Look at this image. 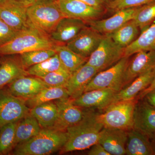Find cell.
<instances>
[{
	"mask_svg": "<svg viewBox=\"0 0 155 155\" xmlns=\"http://www.w3.org/2000/svg\"><path fill=\"white\" fill-rule=\"evenodd\" d=\"M97 114L86 111L81 121L67 128L68 139L61 149V153L87 149L98 142L104 126L98 120Z\"/></svg>",
	"mask_w": 155,
	"mask_h": 155,
	"instance_id": "1",
	"label": "cell"
},
{
	"mask_svg": "<svg viewBox=\"0 0 155 155\" xmlns=\"http://www.w3.org/2000/svg\"><path fill=\"white\" fill-rule=\"evenodd\" d=\"M68 139L66 130L41 128L36 135L17 144L12 152L14 155H48L61 149Z\"/></svg>",
	"mask_w": 155,
	"mask_h": 155,
	"instance_id": "2",
	"label": "cell"
},
{
	"mask_svg": "<svg viewBox=\"0 0 155 155\" xmlns=\"http://www.w3.org/2000/svg\"><path fill=\"white\" fill-rule=\"evenodd\" d=\"M57 44L49 35L30 26L0 47V55L20 54L34 50L54 48Z\"/></svg>",
	"mask_w": 155,
	"mask_h": 155,
	"instance_id": "3",
	"label": "cell"
},
{
	"mask_svg": "<svg viewBox=\"0 0 155 155\" xmlns=\"http://www.w3.org/2000/svg\"><path fill=\"white\" fill-rule=\"evenodd\" d=\"M29 25L49 35L64 16L57 0L35 2L27 8Z\"/></svg>",
	"mask_w": 155,
	"mask_h": 155,
	"instance_id": "4",
	"label": "cell"
},
{
	"mask_svg": "<svg viewBox=\"0 0 155 155\" xmlns=\"http://www.w3.org/2000/svg\"><path fill=\"white\" fill-rule=\"evenodd\" d=\"M135 99L119 101L110 105L103 114H98V120L104 127L126 130L133 128V114Z\"/></svg>",
	"mask_w": 155,
	"mask_h": 155,
	"instance_id": "5",
	"label": "cell"
},
{
	"mask_svg": "<svg viewBox=\"0 0 155 155\" xmlns=\"http://www.w3.org/2000/svg\"><path fill=\"white\" fill-rule=\"evenodd\" d=\"M124 48L119 46L110 36L104 35L86 64L94 67L100 72L112 67L124 58Z\"/></svg>",
	"mask_w": 155,
	"mask_h": 155,
	"instance_id": "6",
	"label": "cell"
},
{
	"mask_svg": "<svg viewBox=\"0 0 155 155\" xmlns=\"http://www.w3.org/2000/svg\"><path fill=\"white\" fill-rule=\"evenodd\" d=\"M129 61V58L124 57L112 67L98 72L86 87L84 92L103 88L120 91L122 89L123 76Z\"/></svg>",
	"mask_w": 155,
	"mask_h": 155,
	"instance_id": "7",
	"label": "cell"
},
{
	"mask_svg": "<svg viewBox=\"0 0 155 155\" xmlns=\"http://www.w3.org/2000/svg\"><path fill=\"white\" fill-rule=\"evenodd\" d=\"M30 110L25 100L13 95L7 89H0V127L20 121Z\"/></svg>",
	"mask_w": 155,
	"mask_h": 155,
	"instance_id": "8",
	"label": "cell"
},
{
	"mask_svg": "<svg viewBox=\"0 0 155 155\" xmlns=\"http://www.w3.org/2000/svg\"><path fill=\"white\" fill-rule=\"evenodd\" d=\"M28 5L17 0H7L0 5V19L14 30L21 31L30 27Z\"/></svg>",
	"mask_w": 155,
	"mask_h": 155,
	"instance_id": "9",
	"label": "cell"
},
{
	"mask_svg": "<svg viewBox=\"0 0 155 155\" xmlns=\"http://www.w3.org/2000/svg\"><path fill=\"white\" fill-rule=\"evenodd\" d=\"M104 36L86 25L66 45L77 54L89 58L98 47Z\"/></svg>",
	"mask_w": 155,
	"mask_h": 155,
	"instance_id": "10",
	"label": "cell"
},
{
	"mask_svg": "<svg viewBox=\"0 0 155 155\" xmlns=\"http://www.w3.org/2000/svg\"><path fill=\"white\" fill-rule=\"evenodd\" d=\"M129 60L124 72L122 89L136 78L155 67V51H143L134 54Z\"/></svg>",
	"mask_w": 155,
	"mask_h": 155,
	"instance_id": "11",
	"label": "cell"
},
{
	"mask_svg": "<svg viewBox=\"0 0 155 155\" xmlns=\"http://www.w3.org/2000/svg\"><path fill=\"white\" fill-rule=\"evenodd\" d=\"M65 17L76 18L86 22L102 16L104 9L98 8L79 0H57Z\"/></svg>",
	"mask_w": 155,
	"mask_h": 155,
	"instance_id": "12",
	"label": "cell"
},
{
	"mask_svg": "<svg viewBox=\"0 0 155 155\" xmlns=\"http://www.w3.org/2000/svg\"><path fill=\"white\" fill-rule=\"evenodd\" d=\"M133 129L149 138L155 137V108L146 100L137 101L133 114Z\"/></svg>",
	"mask_w": 155,
	"mask_h": 155,
	"instance_id": "13",
	"label": "cell"
},
{
	"mask_svg": "<svg viewBox=\"0 0 155 155\" xmlns=\"http://www.w3.org/2000/svg\"><path fill=\"white\" fill-rule=\"evenodd\" d=\"M140 7L120 10L115 12V14L110 18L91 20L86 23L90 27L103 35L110 34L133 19Z\"/></svg>",
	"mask_w": 155,
	"mask_h": 155,
	"instance_id": "14",
	"label": "cell"
},
{
	"mask_svg": "<svg viewBox=\"0 0 155 155\" xmlns=\"http://www.w3.org/2000/svg\"><path fill=\"white\" fill-rule=\"evenodd\" d=\"M54 102L58 107V115L53 128L66 130L68 127L77 124L83 119L86 112L74 105L70 98L57 100Z\"/></svg>",
	"mask_w": 155,
	"mask_h": 155,
	"instance_id": "15",
	"label": "cell"
},
{
	"mask_svg": "<svg viewBox=\"0 0 155 155\" xmlns=\"http://www.w3.org/2000/svg\"><path fill=\"white\" fill-rule=\"evenodd\" d=\"M117 92L111 88L93 90L84 93L78 97L72 99V101L74 105L81 108L105 110L112 104Z\"/></svg>",
	"mask_w": 155,
	"mask_h": 155,
	"instance_id": "16",
	"label": "cell"
},
{
	"mask_svg": "<svg viewBox=\"0 0 155 155\" xmlns=\"http://www.w3.org/2000/svg\"><path fill=\"white\" fill-rule=\"evenodd\" d=\"M48 87H49L40 78L27 75L19 78L9 84L7 89L13 95L26 101Z\"/></svg>",
	"mask_w": 155,
	"mask_h": 155,
	"instance_id": "17",
	"label": "cell"
},
{
	"mask_svg": "<svg viewBox=\"0 0 155 155\" xmlns=\"http://www.w3.org/2000/svg\"><path fill=\"white\" fill-rule=\"evenodd\" d=\"M127 132L123 129L104 127L98 143L110 155H125Z\"/></svg>",
	"mask_w": 155,
	"mask_h": 155,
	"instance_id": "18",
	"label": "cell"
},
{
	"mask_svg": "<svg viewBox=\"0 0 155 155\" xmlns=\"http://www.w3.org/2000/svg\"><path fill=\"white\" fill-rule=\"evenodd\" d=\"M4 56L0 60V89L19 78L29 75L19 54Z\"/></svg>",
	"mask_w": 155,
	"mask_h": 155,
	"instance_id": "19",
	"label": "cell"
},
{
	"mask_svg": "<svg viewBox=\"0 0 155 155\" xmlns=\"http://www.w3.org/2000/svg\"><path fill=\"white\" fill-rule=\"evenodd\" d=\"M98 72L97 69L86 63L72 74L65 86L70 98L74 99L83 94L86 87Z\"/></svg>",
	"mask_w": 155,
	"mask_h": 155,
	"instance_id": "20",
	"label": "cell"
},
{
	"mask_svg": "<svg viewBox=\"0 0 155 155\" xmlns=\"http://www.w3.org/2000/svg\"><path fill=\"white\" fill-rule=\"evenodd\" d=\"M86 24V22L81 19L64 17L51 34L50 37L57 43L66 45L74 38Z\"/></svg>",
	"mask_w": 155,
	"mask_h": 155,
	"instance_id": "21",
	"label": "cell"
},
{
	"mask_svg": "<svg viewBox=\"0 0 155 155\" xmlns=\"http://www.w3.org/2000/svg\"><path fill=\"white\" fill-rule=\"evenodd\" d=\"M155 75V67L139 75L128 86L117 92L112 104L119 101L134 99L151 83Z\"/></svg>",
	"mask_w": 155,
	"mask_h": 155,
	"instance_id": "22",
	"label": "cell"
},
{
	"mask_svg": "<svg viewBox=\"0 0 155 155\" xmlns=\"http://www.w3.org/2000/svg\"><path fill=\"white\" fill-rule=\"evenodd\" d=\"M125 151V155H155V147L149 137L133 128L127 131Z\"/></svg>",
	"mask_w": 155,
	"mask_h": 155,
	"instance_id": "23",
	"label": "cell"
},
{
	"mask_svg": "<svg viewBox=\"0 0 155 155\" xmlns=\"http://www.w3.org/2000/svg\"><path fill=\"white\" fill-rule=\"evenodd\" d=\"M30 114L36 119L41 128L53 127L58 118V107L54 101L40 104L31 108Z\"/></svg>",
	"mask_w": 155,
	"mask_h": 155,
	"instance_id": "24",
	"label": "cell"
},
{
	"mask_svg": "<svg viewBox=\"0 0 155 155\" xmlns=\"http://www.w3.org/2000/svg\"><path fill=\"white\" fill-rule=\"evenodd\" d=\"M143 51H155V22L141 32L132 44L125 48L124 57L129 58Z\"/></svg>",
	"mask_w": 155,
	"mask_h": 155,
	"instance_id": "25",
	"label": "cell"
},
{
	"mask_svg": "<svg viewBox=\"0 0 155 155\" xmlns=\"http://www.w3.org/2000/svg\"><path fill=\"white\" fill-rule=\"evenodd\" d=\"M54 49L63 67L71 75L86 64L88 59L77 54L65 44H58Z\"/></svg>",
	"mask_w": 155,
	"mask_h": 155,
	"instance_id": "26",
	"label": "cell"
},
{
	"mask_svg": "<svg viewBox=\"0 0 155 155\" xmlns=\"http://www.w3.org/2000/svg\"><path fill=\"white\" fill-rule=\"evenodd\" d=\"M20 121L16 127L15 147L36 135L41 129L37 120L30 113Z\"/></svg>",
	"mask_w": 155,
	"mask_h": 155,
	"instance_id": "27",
	"label": "cell"
},
{
	"mask_svg": "<svg viewBox=\"0 0 155 155\" xmlns=\"http://www.w3.org/2000/svg\"><path fill=\"white\" fill-rule=\"evenodd\" d=\"M140 29L133 19L113 33L107 35L121 47L126 48L138 38Z\"/></svg>",
	"mask_w": 155,
	"mask_h": 155,
	"instance_id": "28",
	"label": "cell"
},
{
	"mask_svg": "<svg viewBox=\"0 0 155 155\" xmlns=\"http://www.w3.org/2000/svg\"><path fill=\"white\" fill-rule=\"evenodd\" d=\"M70 98L67 89L63 87H49L43 89L33 97L25 101L29 109L56 100Z\"/></svg>",
	"mask_w": 155,
	"mask_h": 155,
	"instance_id": "29",
	"label": "cell"
},
{
	"mask_svg": "<svg viewBox=\"0 0 155 155\" xmlns=\"http://www.w3.org/2000/svg\"><path fill=\"white\" fill-rule=\"evenodd\" d=\"M17 123H8L0 127V155L8 154L15 147Z\"/></svg>",
	"mask_w": 155,
	"mask_h": 155,
	"instance_id": "30",
	"label": "cell"
},
{
	"mask_svg": "<svg viewBox=\"0 0 155 155\" xmlns=\"http://www.w3.org/2000/svg\"><path fill=\"white\" fill-rule=\"evenodd\" d=\"M57 54L54 48L34 50L20 54V60L25 69L40 64Z\"/></svg>",
	"mask_w": 155,
	"mask_h": 155,
	"instance_id": "31",
	"label": "cell"
},
{
	"mask_svg": "<svg viewBox=\"0 0 155 155\" xmlns=\"http://www.w3.org/2000/svg\"><path fill=\"white\" fill-rule=\"evenodd\" d=\"M63 68L64 67L56 54L48 60L29 67L27 71L28 75L40 78Z\"/></svg>",
	"mask_w": 155,
	"mask_h": 155,
	"instance_id": "32",
	"label": "cell"
},
{
	"mask_svg": "<svg viewBox=\"0 0 155 155\" xmlns=\"http://www.w3.org/2000/svg\"><path fill=\"white\" fill-rule=\"evenodd\" d=\"M142 32L155 20V1L140 6L133 19Z\"/></svg>",
	"mask_w": 155,
	"mask_h": 155,
	"instance_id": "33",
	"label": "cell"
},
{
	"mask_svg": "<svg viewBox=\"0 0 155 155\" xmlns=\"http://www.w3.org/2000/svg\"><path fill=\"white\" fill-rule=\"evenodd\" d=\"M71 75L65 68H63L50 72L40 78L49 87H65Z\"/></svg>",
	"mask_w": 155,
	"mask_h": 155,
	"instance_id": "34",
	"label": "cell"
},
{
	"mask_svg": "<svg viewBox=\"0 0 155 155\" xmlns=\"http://www.w3.org/2000/svg\"><path fill=\"white\" fill-rule=\"evenodd\" d=\"M154 1L155 0H115L108 3L107 6L109 10L116 12L123 9L144 5Z\"/></svg>",
	"mask_w": 155,
	"mask_h": 155,
	"instance_id": "35",
	"label": "cell"
},
{
	"mask_svg": "<svg viewBox=\"0 0 155 155\" xmlns=\"http://www.w3.org/2000/svg\"><path fill=\"white\" fill-rule=\"evenodd\" d=\"M20 31L11 28L0 19V47L12 40Z\"/></svg>",
	"mask_w": 155,
	"mask_h": 155,
	"instance_id": "36",
	"label": "cell"
},
{
	"mask_svg": "<svg viewBox=\"0 0 155 155\" xmlns=\"http://www.w3.org/2000/svg\"><path fill=\"white\" fill-rule=\"evenodd\" d=\"M87 154L89 155H110L99 143L91 147Z\"/></svg>",
	"mask_w": 155,
	"mask_h": 155,
	"instance_id": "37",
	"label": "cell"
},
{
	"mask_svg": "<svg viewBox=\"0 0 155 155\" xmlns=\"http://www.w3.org/2000/svg\"><path fill=\"white\" fill-rule=\"evenodd\" d=\"M83 2L86 3L89 5L98 8L104 9L107 5L105 0H79Z\"/></svg>",
	"mask_w": 155,
	"mask_h": 155,
	"instance_id": "38",
	"label": "cell"
},
{
	"mask_svg": "<svg viewBox=\"0 0 155 155\" xmlns=\"http://www.w3.org/2000/svg\"><path fill=\"white\" fill-rule=\"evenodd\" d=\"M155 89V77L154 78L151 83L149 85L143 90V91L140 92L137 96L136 97L135 99L137 101H138V100H142L145 97L148 93L152 91Z\"/></svg>",
	"mask_w": 155,
	"mask_h": 155,
	"instance_id": "39",
	"label": "cell"
},
{
	"mask_svg": "<svg viewBox=\"0 0 155 155\" xmlns=\"http://www.w3.org/2000/svg\"><path fill=\"white\" fill-rule=\"evenodd\" d=\"M145 97L147 101L155 108V89L148 93Z\"/></svg>",
	"mask_w": 155,
	"mask_h": 155,
	"instance_id": "40",
	"label": "cell"
},
{
	"mask_svg": "<svg viewBox=\"0 0 155 155\" xmlns=\"http://www.w3.org/2000/svg\"><path fill=\"white\" fill-rule=\"evenodd\" d=\"M17 1L22 2L26 4V5L28 6H30L32 4H33L34 3H35V0H17Z\"/></svg>",
	"mask_w": 155,
	"mask_h": 155,
	"instance_id": "41",
	"label": "cell"
},
{
	"mask_svg": "<svg viewBox=\"0 0 155 155\" xmlns=\"http://www.w3.org/2000/svg\"><path fill=\"white\" fill-rule=\"evenodd\" d=\"M35 2H45V1H49V0H35Z\"/></svg>",
	"mask_w": 155,
	"mask_h": 155,
	"instance_id": "42",
	"label": "cell"
},
{
	"mask_svg": "<svg viewBox=\"0 0 155 155\" xmlns=\"http://www.w3.org/2000/svg\"><path fill=\"white\" fill-rule=\"evenodd\" d=\"M115 1V0H105L106 3H107V5L108 3L110 2H113V1Z\"/></svg>",
	"mask_w": 155,
	"mask_h": 155,
	"instance_id": "43",
	"label": "cell"
},
{
	"mask_svg": "<svg viewBox=\"0 0 155 155\" xmlns=\"http://www.w3.org/2000/svg\"><path fill=\"white\" fill-rule=\"evenodd\" d=\"M7 0H0V5L2 3L5 2Z\"/></svg>",
	"mask_w": 155,
	"mask_h": 155,
	"instance_id": "44",
	"label": "cell"
},
{
	"mask_svg": "<svg viewBox=\"0 0 155 155\" xmlns=\"http://www.w3.org/2000/svg\"><path fill=\"white\" fill-rule=\"evenodd\" d=\"M154 139V140H155V137H154L153 138Z\"/></svg>",
	"mask_w": 155,
	"mask_h": 155,
	"instance_id": "45",
	"label": "cell"
},
{
	"mask_svg": "<svg viewBox=\"0 0 155 155\" xmlns=\"http://www.w3.org/2000/svg\"><path fill=\"white\" fill-rule=\"evenodd\" d=\"M1 55H0V56H1ZM0 60H1V58H0Z\"/></svg>",
	"mask_w": 155,
	"mask_h": 155,
	"instance_id": "46",
	"label": "cell"
}]
</instances>
